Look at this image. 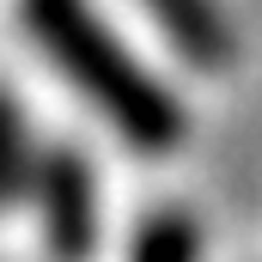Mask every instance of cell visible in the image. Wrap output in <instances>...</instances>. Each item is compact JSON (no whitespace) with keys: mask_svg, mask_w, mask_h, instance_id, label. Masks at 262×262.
Returning a JSON list of instances; mask_svg holds the SVG:
<instances>
[{"mask_svg":"<svg viewBox=\"0 0 262 262\" xmlns=\"http://www.w3.org/2000/svg\"><path fill=\"white\" fill-rule=\"evenodd\" d=\"M18 18L25 37L134 152H171L189 134L183 104L122 49V37L92 12V0H18Z\"/></svg>","mask_w":262,"mask_h":262,"instance_id":"cell-1","label":"cell"},{"mask_svg":"<svg viewBox=\"0 0 262 262\" xmlns=\"http://www.w3.org/2000/svg\"><path fill=\"white\" fill-rule=\"evenodd\" d=\"M31 189H37V220L55 262H85L98 244V177L73 146H49L31 159Z\"/></svg>","mask_w":262,"mask_h":262,"instance_id":"cell-2","label":"cell"},{"mask_svg":"<svg viewBox=\"0 0 262 262\" xmlns=\"http://www.w3.org/2000/svg\"><path fill=\"white\" fill-rule=\"evenodd\" d=\"M152 12V25L165 31V43L195 67H226L238 55V37H232V18L220 12V0H140Z\"/></svg>","mask_w":262,"mask_h":262,"instance_id":"cell-3","label":"cell"},{"mask_svg":"<svg viewBox=\"0 0 262 262\" xmlns=\"http://www.w3.org/2000/svg\"><path fill=\"white\" fill-rule=\"evenodd\" d=\"M128 262H201V232L183 207H159L140 232H134Z\"/></svg>","mask_w":262,"mask_h":262,"instance_id":"cell-4","label":"cell"},{"mask_svg":"<svg viewBox=\"0 0 262 262\" xmlns=\"http://www.w3.org/2000/svg\"><path fill=\"white\" fill-rule=\"evenodd\" d=\"M31 183V140H25V122L12 110V98L0 92V201L18 195Z\"/></svg>","mask_w":262,"mask_h":262,"instance_id":"cell-5","label":"cell"}]
</instances>
